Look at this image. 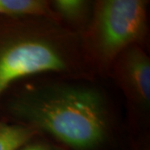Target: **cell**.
I'll list each match as a JSON object with an SVG mask.
<instances>
[{
    "label": "cell",
    "instance_id": "6da1fadb",
    "mask_svg": "<svg viewBox=\"0 0 150 150\" xmlns=\"http://www.w3.org/2000/svg\"><path fill=\"white\" fill-rule=\"evenodd\" d=\"M21 124L44 131L75 150H95L111 133L109 108L93 86L53 83L27 88L10 103Z\"/></svg>",
    "mask_w": 150,
    "mask_h": 150
},
{
    "label": "cell",
    "instance_id": "7a4b0ae2",
    "mask_svg": "<svg viewBox=\"0 0 150 150\" xmlns=\"http://www.w3.org/2000/svg\"><path fill=\"white\" fill-rule=\"evenodd\" d=\"M1 18L0 96L13 82L33 75L93 76L79 33L46 17Z\"/></svg>",
    "mask_w": 150,
    "mask_h": 150
},
{
    "label": "cell",
    "instance_id": "3957f363",
    "mask_svg": "<svg viewBox=\"0 0 150 150\" xmlns=\"http://www.w3.org/2000/svg\"><path fill=\"white\" fill-rule=\"evenodd\" d=\"M148 4L145 0L93 2L91 20L81 38L94 71L109 74L113 61L123 50L144 40Z\"/></svg>",
    "mask_w": 150,
    "mask_h": 150
},
{
    "label": "cell",
    "instance_id": "277c9868",
    "mask_svg": "<svg viewBox=\"0 0 150 150\" xmlns=\"http://www.w3.org/2000/svg\"><path fill=\"white\" fill-rule=\"evenodd\" d=\"M109 74L129 102L145 111L149 109L150 59L140 45L123 50L113 61Z\"/></svg>",
    "mask_w": 150,
    "mask_h": 150
},
{
    "label": "cell",
    "instance_id": "5b68a950",
    "mask_svg": "<svg viewBox=\"0 0 150 150\" xmlns=\"http://www.w3.org/2000/svg\"><path fill=\"white\" fill-rule=\"evenodd\" d=\"M49 5L59 21L69 25L71 30L82 34L91 20L93 2L86 0H54Z\"/></svg>",
    "mask_w": 150,
    "mask_h": 150
},
{
    "label": "cell",
    "instance_id": "8992f818",
    "mask_svg": "<svg viewBox=\"0 0 150 150\" xmlns=\"http://www.w3.org/2000/svg\"><path fill=\"white\" fill-rule=\"evenodd\" d=\"M46 17L59 21L44 0H0V17Z\"/></svg>",
    "mask_w": 150,
    "mask_h": 150
},
{
    "label": "cell",
    "instance_id": "52a82bcc",
    "mask_svg": "<svg viewBox=\"0 0 150 150\" xmlns=\"http://www.w3.org/2000/svg\"><path fill=\"white\" fill-rule=\"evenodd\" d=\"M38 134L35 129L21 123L0 122V150H18Z\"/></svg>",
    "mask_w": 150,
    "mask_h": 150
},
{
    "label": "cell",
    "instance_id": "ba28073f",
    "mask_svg": "<svg viewBox=\"0 0 150 150\" xmlns=\"http://www.w3.org/2000/svg\"><path fill=\"white\" fill-rule=\"evenodd\" d=\"M18 150H60L53 145L43 142H28Z\"/></svg>",
    "mask_w": 150,
    "mask_h": 150
}]
</instances>
